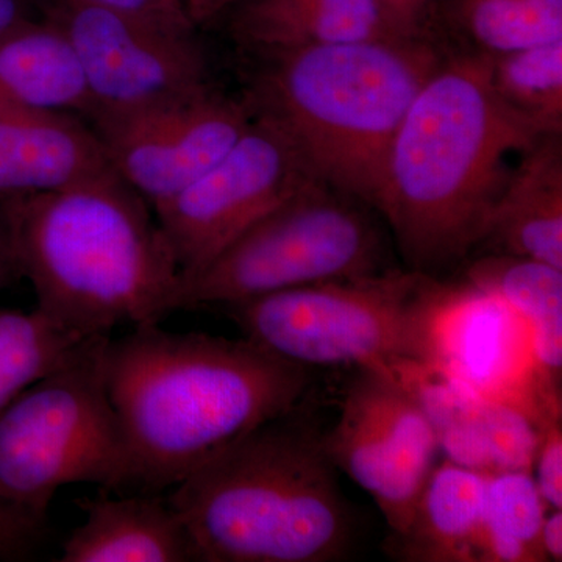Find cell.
I'll list each match as a JSON object with an SVG mask.
<instances>
[{"label": "cell", "instance_id": "6", "mask_svg": "<svg viewBox=\"0 0 562 562\" xmlns=\"http://www.w3.org/2000/svg\"><path fill=\"white\" fill-rule=\"evenodd\" d=\"M454 286L387 269L224 306L244 338L303 368L350 366L405 382L436 369V333Z\"/></svg>", "mask_w": 562, "mask_h": 562}, {"label": "cell", "instance_id": "5", "mask_svg": "<svg viewBox=\"0 0 562 562\" xmlns=\"http://www.w3.org/2000/svg\"><path fill=\"white\" fill-rule=\"evenodd\" d=\"M269 58L254 111L279 122L317 179L375 206L392 140L441 55L420 36L303 47Z\"/></svg>", "mask_w": 562, "mask_h": 562}, {"label": "cell", "instance_id": "16", "mask_svg": "<svg viewBox=\"0 0 562 562\" xmlns=\"http://www.w3.org/2000/svg\"><path fill=\"white\" fill-rule=\"evenodd\" d=\"M562 269V151L558 135L524 151L506 181L476 249Z\"/></svg>", "mask_w": 562, "mask_h": 562}, {"label": "cell", "instance_id": "12", "mask_svg": "<svg viewBox=\"0 0 562 562\" xmlns=\"http://www.w3.org/2000/svg\"><path fill=\"white\" fill-rule=\"evenodd\" d=\"M254 120L246 103L209 88L190 98L91 122L109 165L150 206L203 176Z\"/></svg>", "mask_w": 562, "mask_h": 562}, {"label": "cell", "instance_id": "17", "mask_svg": "<svg viewBox=\"0 0 562 562\" xmlns=\"http://www.w3.org/2000/svg\"><path fill=\"white\" fill-rule=\"evenodd\" d=\"M487 476L450 460L436 464L412 522L391 535L386 552L408 562H484Z\"/></svg>", "mask_w": 562, "mask_h": 562}, {"label": "cell", "instance_id": "20", "mask_svg": "<svg viewBox=\"0 0 562 562\" xmlns=\"http://www.w3.org/2000/svg\"><path fill=\"white\" fill-rule=\"evenodd\" d=\"M468 281L501 299L527 325L542 375L561 386L562 269L530 258L487 254L469 266Z\"/></svg>", "mask_w": 562, "mask_h": 562}, {"label": "cell", "instance_id": "30", "mask_svg": "<svg viewBox=\"0 0 562 562\" xmlns=\"http://www.w3.org/2000/svg\"><path fill=\"white\" fill-rule=\"evenodd\" d=\"M247 0H184L188 14L194 25L203 24L220 16L227 10H235Z\"/></svg>", "mask_w": 562, "mask_h": 562}, {"label": "cell", "instance_id": "21", "mask_svg": "<svg viewBox=\"0 0 562 562\" xmlns=\"http://www.w3.org/2000/svg\"><path fill=\"white\" fill-rule=\"evenodd\" d=\"M547 505L528 471L490 473L484 508V562H543Z\"/></svg>", "mask_w": 562, "mask_h": 562}, {"label": "cell", "instance_id": "29", "mask_svg": "<svg viewBox=\"0 0 562 562\" xmlns=\"http://www.w3.org/2000/svg\"><path fill=\"white\" fill-rule=\"evenodd\" d=\"M541 549L547 561H562V513L552 509L547 514L541 528Z\"/></svg>", "mask_w": 562, "mask_h": 562}, {"label": "cell", "instance_id": "13", "mask_svg": "<svg viewBox=\"0 0 562 562\" xmlns=\"http://www.w3.org/2000/svg\"><path fill=\"white\" fill-rule=\"evenodd\" d=\"M436 371L482 397L517 406L538 427L561 416L560 387L539 371L525 322L501 299L472 284L454 286L443 308Z\"/></svg>", "mask_w": 562, "mask_h": 562}, {"label": "cell", "instance_id": "11", "mask_svg": "<svg viewBox=\"0 0 562 562\" xmlns=\"http://www.w3.org/2000/svg\"><path fill=\"white\" fill-rule=\"evenodd\" d=\"M322 446L336 471L375 501L392 535L408 528L441 452L416 395L397 380L368 369H357L338 419L322 432Z\"/></svg>", "mask_w": 562, "mask_h": 562}, {"label": "cell", "instance_id": "25", "mask_svg": "<svg viewBox=\"0 0 562 562\" xmlns=\"http://www.w3.org/2000/svg\"><path fill=\"white\" fill-rule=\"evenodd\" d=\"M532 468L536 471L532 479L546 505L552 509H562L561 417L542 425Z\"/></svg>", "mask_w": 562, "mask_h": 562}, {"label": "cell", "instance_id": "33", "mask_svg": "<svg viewBox=\"0 0 562 562\" xmlns=\"http://www.w3.org/2000/svg\"><path fill=\"white\" fill-rule=\"evenodd\" d=\"M416 3L419 5L422 13L428 18V14H430L432 0H416Z\"/></svg>", "mask_w": 562, "mask_h": 562}, {"label": "cell", "instance_id": "4", "mask_svg": "<svg viewBox=\"0 0 562 562\" xmlns=\"http://www.w3.org/2000/svg\"><path fill=\"white\" fill-rule=\"evenodd\" d=\"M306 397L211 458L169 501L198 562H336L355 538L351 509Z\"/></svg>", "mask_w": 562, "mask_h": 562}, {"label": "cell", "instance_id": "23", "mask_svg": "<svg viewBox=\"0 0 562 562\" xmlns=\"http://www.w3.org/2000/svg\"><path fill=\"white\" fill-rule=\"evenodd\" d=\"M47 314L0 310V412L85 341Z\"/></svg>", "mask_w": 562, "mask_h": 562}, {"label": "cell", "instance_id": "18", "mask_svg": "<svg viewBox=\"0 0 562 562\" xmlns=\"http://www.w3.org/2000/svg\"><path fill=\"white\" fill-rule=\"evenodd\" d=\"M232 33L243 46L269 57L303 47L406 38L373 0H247L233 13Z\"/></svg>", "mask_w": 562, "mask_h": 562}, {"label": "cell", "instance_id": "1", "mask_svg": "<svg viewBox=\"0 0 562 562\" xmlns=\"http://www.w3.org/2000/svg\"><path fill=\"white\" fill-rule=\"evenodd\" d=\"M103 371L127 452L128 487L157 494L290 412L314 382L312 369L249 339L160 324L110 336Z\"/></svg>", "mask_w": 562, "mask_h": 562}, {"label": "cell", "instance_id": "22", "mask_svg": "<svg viewBox=\"0 0 562 562\" xmlns=\"http://www.w3.org/2000/svg\"><path fill=\"white\" fill-rule=\"evenodd\" d=\"M498 98L543 136L562 127V40L490 54Z\"/></svg>", "mask_w": 562, "mask_h": 562}, {"label": "cell", "instance_id": "26", "mask_svg": "<svg viewBox=\"0 0 562 562\" xmlns=\"http://www.w3.org/2000/svg\"><path fill=\"white\" fill-rule=\"evenodd\" d=\"M44 522L0 503V560H24L41 542Z\"/></svg>", "mask_w": 562, "mask_h": 562}, {"label": "cell", "instance_id": "19", "mask_svg": "<svg viewBox=\"0 0 562 562\" xmlns=\"http://www.w3.org/2000/svg\"><path fill=\"white\" fill-rule=\"evenodd\" d=\"M0 102L90 120L83 69L57 25L29 20L0 36Z\"/></svg>", "mask_w": 562, "mask_h": 562}, {"label": "cell", "instance_id": "2", "mask_svg": "<svg viewBox=\"0 0 562 562\" xmlns=\"http://www.w3.org/2000/svg\"><path fill=\"white\" fill-rule=\"evenodd\" d=\"M542 136L498 98L490 54L441 61L392 140L373 206L412 271L431 276L476 249L512 176L506 160Z\"/></svg>", "mask_w": 562, "mask_h": 562}, {"label": "cell", "instance_id": "28", "mask_svg": "<svg viewBox=\"0 0 562 562\" xmlns=\"http://www.w3.org/2000/svg\"><path fill=\"white\" fill-rule=\"evenodd\" d=\"M387 24L406 38H420L427 16L416 0H373Z\"/></svg>", "mask_w": 562, "mask_h": 562}, {"label": "cell", "instance_id": "7", "mask_svg": "<svg viewBox=\"0 0 562 562\" xmlns=\"http://www.w3.org/2000/svg\"><path fill=\"white\" fill-rule=\"evenodd\" d=\"M110 336H92L0 412V503L46 522L69 484L128 487V460L106 391Z\"/></svg>", "mask_w": 562, "mask_h": 562}, {"label": "cell", "instance_id": "31", "mask_svg": "<svg viewBox=\"0 0 562 562\" xmlns=\"http://www.w3.org/2000/svg\"><path fill=\"white\" fill-rule=\"evenodd\" d=\"M20 276L13 247H11L9 228L0 213V290L5 288L14 277Z\"/></svg>", "mask_w": 562, "mask_h": 562}, {"label": "cell", "instance_id": "9", "mask_svg": "<svg viewBox=\"0 0 562 562\" xmlns=\"http://www.w3.org/2000/svg\"><path fill=\"white\" fill-rule=\"evenodd\" d=\"M316 181L279 122L254 111L247 131L213 168L151 206L176 255L181 284L261 217Z\"/></svg>", "mask_w": 562, "mask_h": 562}, {"label": "cell", "instance_id": "10", "mask_svg": "<svg viewBox=\"0 0 562 562\" xmlns=\"http://www.w3.org/2000/svg\"><path fill=\"white\" fill-rule=\"evenodd\" d=\"M46 20L70 41L91 98L90 121L209 90V65L194 31L169 27L72 0H54Z\"/></svg>", "mask_w": 562, "mask_h": 562}, {"label": "cell", "instance_id": "15", "mask_svg": "<svg viewBox=\"0 0 562 562\" xmlns=\"http://www.w3.org/2000/svg\"><path fill=\"white\" fill-rule=\"evenodd\" d=\"M85 520L63 542L61 562H198L194 543L168 495H99L77 502Z\"/></svg>", "mask_w": 562, "mask_h": 562}, {"label": "cell", "instance_id": "14", "mask_svg": "<svg viewBox=\"0 0 562 562\" xmlns=\"http://www.w3.org/2000/svg\"><path fill=\"white\" fill-rule=\"evenodd\" d=\"M109 169L101 139L74 114L0 102V201L60 190Z\"/></svg>", "mask_w": 562, "mask_h": 562}, {"label": "cell", "instance_id": "27", "mask_svg": "<svg viewBox=\"0 0 562 562\" xmlns=\"http://www.w3.org/2000/svg\"><path fill=\"white\" fill-rule=\"evenodd\" d=\"M83 5L99 7L117 13L131 14L140 20L158 22L169 27L194 31L184 0H72Z\"/></svg>", "mask_w": 562, "mask_h": 562}, {"label": "cell", "instance_id": "8", "mask_svg": "<svg viewBox=\"0 0 562 562\" xmlns=\"http://www.w3.org/2000/svg\"><path fill=\"white\" fill-rule=\"evenodd\" d=\"M344 198L316 181L281 203L181 284L179 310L387 271L379 232Z\"/></svg>", "mask_w": 562, "mask_h": 562}, {"label": "cell", "instance_id": "3", "mask_svg": "<svg viewBox=\"0 0 562 562\" xmlns=\"http://www.w3.org/2000/svg\"><path fill=\"white\" fill-rule=\"evenodd\" d=\"M36 308L92 338L179 312L181 272L150 203L113 169L60 190L2 199Z\"/></svg>", "mask_w": 562, "mask_h": 562}, {"label": "cell", "instance_id": "32", "mask_svg": "<svg viewBox=\"0 0 562 562\" xmlns=\"http://www.w3.org/2000/svg\"><path fill=\"white\" fill-rule=\"evenodd\" d=\"M29 20L27 0H0V36Z\"/></svg>", "mask_w": 562, "mask_h": 562}, {"label": "cell", "instance_id": "24", "mask_svg": "<svg viewBox=\"0 0 562 562\" xmlns=\"http://www.w3.org/2000/svg\"><path fill=\"white\" fill-rule=\"evenodd\" d=\"M460 16L487 54L562 40V0H460Z\"/></svg>", "mask_w": 562, "mask_h": 562}]
</instances>
